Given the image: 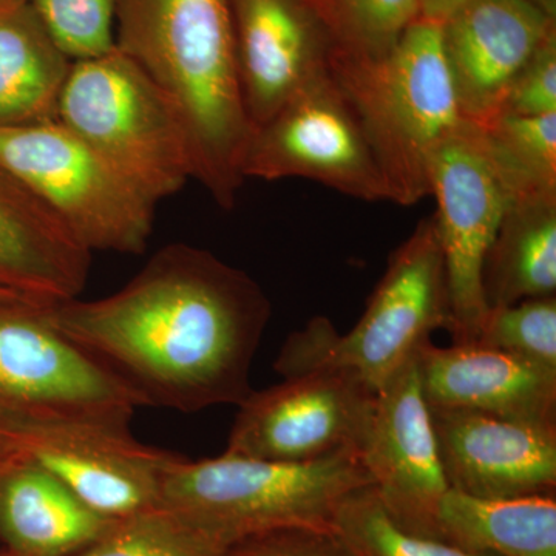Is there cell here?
I'll use <instances>...</instances> for the list:
<instances>
[{
  "label": "cell",
  "mask_w": 556,
  "mask_h": 556,
  "mask_svg": "<svg viewBox=\"0 0 556 556\" xmlns=\"http://www.w3.org/2000/svg\"><path fill=\"white\" fill-rule=\"evenodd\" d=\"M361 457L388 515L407 532L441 540L439 508L450 485L417 354L378 391Z\"/></svg>",
  "instance_id": "4fadbf2b"
},
{
  "label": "cell",
  "mask_w": 556,
  "mask_h": 556,
  "mask_svg": "<svg viewBox=\"0 0 556 556\" xmlns=\"http://www.w3.org/2000/svg\"><path fill=\"white\" fill-rule=\"evenodd\" d=\"M42 308L139 407L179 413L239 407L270 318L254 278L185 243L161 248L115 294Z\"/></svg>",
  "instance_id": "6da1fadb"
},
{
  "label": "cell",
  "mask_w": 556,
  "mask_h": 556,
  "mask_svg": "<svg viewBox=\"0 0 556 556\" xmlns=\"http://www.w3.org/2000/svg\"><path fill=\"white\" fill-rule=\"evenodd\" d=\"M116 49L170 102L188 142L192 178L230 211L252 137L229 0H118Z\"/></svg>",
  "instance_id": "7a4b0ae2"
},
{
  "label": "cell",
  "mask_w": 556,
  "mask_h": 556,
  "mask_svg": "<svg viewBox=\"0 0 556 556\" xmlns=\"http://www.w3.org/2000/svg\"><path fill=\"white\" fill-rule=\"evenodd\" d=\"M475 343L556 369V295L489 308Z\"/></svg>",
  "instance_id": "4316f807"
},
{
  "label": "cell",
  "mask_w": 556,
  "mask_h": 556,
  "mask_svg": "<svg viewBox=\"0 0 556 556\" xmlns=\"http://www.w3.org/2000/svg\"><path fill=\"white\" fill-rule=\"evenodd\" d=\"M225 556H361L332 527H287L244 538Z\"/></svg>",
  "instance_id": "f546056e"
},
{
  "label": "cell",
  "mask_w": 556,
  "mask_h": 556,
  "mask_svg": "<svg viewBox=\"0 0 556 556\" xmlns=\"http://www.w3.org/2000/svg\"><path fill=\"white\" fill-rule=\"evenodd\" d=\"M332 529L361 556H492L407 532L388 515L372 485L362 486L342 501Z\"/></svg>",
  "instance_id": "d4e9b609"
},
{
  "label": "cell",
  "mask_w": 556,
  "mask_h": 556,
  "mask_svg": "<svg viewBox=\"0 0 556 556\" xmlns=\"http://www.w3.org/2000/svg\"><path fill=\"white\" fill-rule=\"evenodd\" d=\"M27 2V0H0V11L11 9V7L20 5V3Z\"/></svg>",
  "instance_id": "836d02e7"
},
{
  "label": "cell",
  "mask_w": 556,
  "mask_h": 556,
  "mask_svg": "<svg viewBox=\"0 0 556 556\" xmlns=\"http://www.w3.org/2000/svg\"><path fill=\"white\" fill-rule=\"evenodd\" d=\"M115 519L91 510L42 468L0 457V536L17 556H72Z\"/></svg>",
  "instance_id": "d6986e66"
},
{
  "label": "cell",
  "mask_w": 556,
  "mask_h": 556,
  "mask_svg": "<svg viewBox=\"0 0 556 556\" xmlns=\"http://www.w3.org/2000/svg\"><path fill=\"white\" fill-rule=\"evenodd\" d=\"M431 409H466L507 419L556 424V369L470 343L417 353Z\"/></svg>",
  "instance_id": "e0dca14e"
},
{
  "label": "cell",
  "mask_w": 556,
  "mask_h": 556,
  "mask_svg": "<svg viewBox=\"0 0 556 556\" xmlns=\"http://www.w3.org/2000/svg\"><path fill=\"white\" fill-rule=\"evenodd\" d=\"M226 552L188 515L159 504L115 519L104 535L72 556H225Z\"/></svg>",
  "instance_id": "cb8c5ba5"
},
{
  "label": "cell",
  "mask_w": 556,
  "mask_h": 556,
  "mask_svg": "<svg viewBox=\"0 0 556 556\" xmlns=\"http://www.w3.org/2000/svg\"><path fill=\"white\" fill-rule=\"evenodd\" d=\"M237 67L252 127L329 75L338 46L314 0H229Z\"/></svg>",
  "instance_id": "5bb4252c"
},
{
  "label": "cell",
  "mask_w": 556,
  "mask_h": 556,
  "mask_svg": "<svg viewBox=\"0 0 556 556\" xmlns=\"http://www.w3.org/2000/svg\"><path fill=\"white\" fill-rule=\"evenodd\" d=\"M72 64L27 2L0 11V127L56 123Z\"/></svg>",
  "instance_id": "ffe728a7"
},
{
  "label": "cell",
  "mask_w": 556,
  "mask_h": 556,
  "mask_svg": "<svg viewBox=\"0 0 556 556\" xmlns=\"http://www.w3.org/2000/svg\"><path fill=\"white\" fill-rule=\"evenodd\" d=\"M448 328L447 276L431 215L394 249L356 327L339 334L329 318H311L289 336L274 368L283 378L320 365L345 369L378 393L433 331Z\"/></svg>",
  "instance_id": "5b68a950"
},
{
  "label": "cell",
  "mask_w": 556,
  "mask_h": 556,
  "mask_svg": "<svg viewBox=\"0 0 556 556\" xmlns=\"http://www.w3.org/2000/svg\"><path fill=\"white\" fill-rule=\"evenodd\" d=\"M130 422L80 415H0V457L42 468L91 510L121 519L159 506L174 453L142 444Z\"/></svg>",
  "instance_id": "ba28073f"
},
{
  "label": "cell",
  "mask_w": 556,
  "mask_h": 556,
  "mask_svg": "<svg viewBox=\"0 0 556 556\" xmlns=\"http://www.w3.org/2000/svg\"><path fill=\"white\" fill-rule=\"evenodd\" d=\"M339 53L380 60L419 17V0H314Z\"/></svg>",
  "instance_id": "484cf974"
},
{
  "label": "cell",
  "mask_w": 556,
  "mask_h": 556,
  "mask_svg": "<svg viewBox=\"0 0 556 556\" xmlns=\"http://www.w3.org/2000/svg\"><path fill=\"white\" fill-rule=\"evenodd\" d=\"M0 556H17V555L11 554V552H10L9 555H0Z\"/></svg>",
  "instance_id": "e575fe53"
},
{
  "label": "cell",
  "mask_w": 556,
  "mask_h": 556,
  "mask_svg": "<svg viewBox=\"0 0 556 556\" xmlns=\"http://www.w3.org/2000/svg\"><path fill=\"white\" fill-rule=\"evenodd\" d=\"M283 379L241 402L226 455L313 463L361 453L378 393L353 372L325 365Z\"/></svg>",
  "instance_id": "8fae6325"
},
{
  "label": "cell",
  "mask_w": 556,
  "mask_h": 556,
  "mask_svg": "<svg viewBox=\"0 0 556 556\" xmlns=\"http://www.w3.org/2000/svg\"><path fill=\"white\" fill-rule=\"evenodd\" d=\"M0 166L87 251L142 254L156 203L60 123L0 127Z\"/></svg>",
  "instance_id": "52a82bcc"
},
{
  "label": "cell",
  "mask_w": 556,
  "mask_h": 556,
  "mask_svg": "<svg viewBox=\"0 0 556 556\" xmlns=\"http://www.w3.org/2000/svg\"><path fill=\"white\" fill-rule=\"evenodd\" d=\"M489 308L555 295L556 195L510 200L482 270Z\"/></svg>",
  "instance_id": "44dd1931"
},
{
  "label": "cell",
  "mask_w": 556,
  "mask_h": 556,
  "mask_svg": "<svg viewBox=\"0 0 556 556\" xmlns=\"http://www.w3.org/2000/svg\"><path fill=\"white\" fill-rule=\"evenodd\" d=\"M11 300H27L24 298H21V295L14 294V292L9 291V289L0 288V302H11ZM27 302H30V300H27ZM35 303V302H33ZM39 305V303H38Z\"/></svg>",
  "instance_id": "d6a6232c"
},
{
  "label": "cell",
  "mask_w": 556,
  "mask_h": 556,
  "mask_svg": "<svg viewBox=\"0 0 556 556\" xmlns=\"http://www.w3.org/2000/svg\"><path fill=\"white\" fill-rule=\"evenodd\" d=\"M56 121L153 203L169 199L192 178L177 113L144 70L116 47L73 61Z\"/></svg>",
  "instance_id": "8992f818"
},
{
  "label": "cell",
  "mask_w": 556,
  "mask_h": 556,
  "mask_svg": "<svg viewBox=\"0 0 556 556\" xmlns=\"http://www.w3.org/2000/svg\"><path fill=\"white\" fill-rule=\"evenodd\" d=\"M43 305L0 302V415H80L130 422L137 399L54 327Z\"/></svg>",
  "instance_id": "7c38bea8"
},
{
  "label": "cell",
  "mask_w": 556,
  "mask_h": 556,
  "mask_svg": "<svg viewBox=\"0 0 556 556\" xmlns=\"http://www.w3.org/2000/svg\"><path fill=\"white\" fill-rule=\"evenodd\" d=\"M450 489L482 500L551 495L556 489V424L431 409Z\"/></svg>",
  "instance_id": "9a60e30c"
},
{
  "label": "cell",
  "mask_w": 556,
  "mask_h": 556,
  "mask_svg": "<svg viewBox=\"0 0 556 556\" xmlns=\"http://www.w3.org/2000/svg\"><path fill=\"white\" fill-rule=\"evenodd\" d=\"M54 42L72 61L116 47L118 0H27Z\"/></svg>",
  "instance_id": "83f0119b"
},
{
  "label": "cell",
  "mask_w": 556,
  "mask_h": 556,
  "mask_svg": "<svg viewBox=\"0 0 556 556\" xmlns=\"http://www.w3.org/2000/svg\"><path fill=\"white\" fill-rule=\"evenodd\" d=\"M470 0H419V17L442 24Z\"/></svg>",
  "instance_id": "4dcf8cb0"
},
{
  "label": "cell",
  "mask_w": 556,
  "mask_h": 556,
  "mask_svg": "<svg viewBox=\"0 0 556 556\" xmlns=\"http://www.w3.org/2000/svg\"><path fill=\"white\" fill-rule=\"evenodd\" d=\"M91 252L20 179L0 166V288L39 303L78 299Z\"/></svg>",
  "instance_id": "ac0fdd59"
},
{
  "label": "cell",
  "mask_w": 556,
  "mask_h": 556,
  "mask_svg": "<svg viewBox=\"0 0 556 556\" xmlns=\"http://www.w3.org/2000/svg\"><path fill=\"white\" fill-rule=\"evenodd\" d=\"M244 179L305 178L351 199L393 201L365 131L331 73L252 131Z\"/></svg>",
  "instance_id": "30bf717a"
},
{
  "label": "cell",
  "mask_w": 556,
  "mask_h": 556,
  "mask_svg": "<svg viewBox=\"0 0 556 556\" xmlns=\"http://www.w3.org/2000/svg\"><path fill=\"white\" fill-rule=\"evenodd\" d=\"M367 485L371 477L356 450L313 463L177 455L164 473L160 504L188 515L229 548L270 530L332 527L342 501Z\"/></svg>",
  "instance_id": "277c9868"
},
{
  "label": "cell",
  "mask_w": 556,
  "mask_h": 556,
  "mask_svg": "<svg viewBox=\"0 0 556 556\" xmlns=\"http://www.w3.org/2000/svg\"><path fill=\"white\" fill-rule=\"evenodd\" d=\"M439 538L492 556H556V496L482 500L450 489L438 517Z\"/></svg>",
  "instance_id": "7402d4cb"
},
{
  "label": "cell",
  "mask_w": 556,
  "mask_h": 556,
  "mask_svg": "<svg viewBox=\"0 0 556 556\" xmlns=\"http://www.w3.org/2000/svg\"><path fill=\"white\" fill-rule=\"evenodd\" d=\"M556 21L529 0H470L442 22V42L457 108L484 124L500 109L508 84Z\"/></svg>",
  "instance_id": "2e32d148"
},
{
  "label": "cell",
  "mask_w": 556,
  "mask_h": 556,
  "mask_svg": "<svg viewBox=\"0 0 556 556\" xmlns=\"http://www.w3.org/2000/svg\"><path fill=\"white\" fill-rule=\"evenodd\" d=\"M532 5H535L538 10L543 11L547 14L551 20L556 21V0H529Z\"/></svg>",
  "instance_id": "1f68e13d"
},
{
  "label": "cell",
  "mask_w": 556,
  "mask_h": 556,
  "mask_svg": "<svg viewBox=\"0 0 556 556\" xmlns=\"http://www.w3.org/2000/svg\"><path fill=\"white\" fill-rule=\"evenodd\" d=\"M329 73L356 113L393 203L412 206L430 197L431 153L466 121L450 78L442 24L417 17L380 60L336 50Z\"/></svg>",
  "instance_id": "3957f363"
},
{
  "label": "cell",
  "mask_w": 556,
  "mask_h": 556,
  "mask_svg": "<svg viewBox=\"0 0 556 556\" xmlns=\"http://www.w3.org/2000/svg\"><path fill=\"white\" fill-rule=\"evenodd\" d=\"M548 113H556V28L508 84L496 115Z\"/></svg>",
  "instance_id": "f1b7e54d"
},
{
  "label": "cell",
  "mask_w": 556,
  "mask_h": 556,
  "mask_svg": "<svg viewBox=\"0 0 556 556\" xmlns=\"http://www.w3.org/2000/svg\"><path fill=\"white\" fill-rule=\"evenodd\" d=\"M430 197L438 203L439 241L444 255L450 302V334L470 345L489 305L482 270L510 193L497 177L478 124L463 121L433 150L428 164Z\"/></svg>",
  "instance_id": "9c48e42d"
},
{
  "label": "cell",
  "mask_w": 556,
  "mask_h": 556,
  "mask_svg": "<svg viewBox=\"0 0 556 556\" xmlns=\"http://www.w3.org/2000/svg\"><path fill=\"white\" fill-rule=\"evenodd\" d=\"M478 126L486 156L511 200L556 195V113L496 115Z\"/></svg>",
  "instance_id": "603a6c76"
}]
</instances>
